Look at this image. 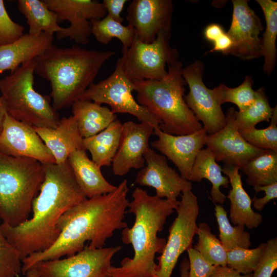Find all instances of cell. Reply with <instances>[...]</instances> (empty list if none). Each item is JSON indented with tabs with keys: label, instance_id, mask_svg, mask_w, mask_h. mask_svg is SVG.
Instances as JSON below:
<instances>
[{
	"label": "cell",
	"instance_id": "1",
	"mask_svg": "<svg viewBox=\"0 0 277 277\" xmlns=\"http://www.w3.org/2000/svg\"><path fill=\"white\" fill-rule=\"evenodd\" d=\"M128 191L125 179L113 191L87 198L66 211L58 222V239L48 249L23 260V274L41 262L75 254L84 249L87 241L90 248H103L115 231L128 227L124 219Z\"/></svg>",
	"mask_w": 277,
	"mask_h": 277
},
{
	"label": "cell",
	"instance_id": "2",
	"mask_svg": "<svg viewBox=\"0 0 277 277\" xmlns=\"http://www.w3.org/2000/svg\"><path fill=\"white\" fill-rule=\"evenodd\" d=\"M42 166L44 179L39 193L32 202V216L16 226L1 224L4 235L17 250L22 261L52 246L61 233L57 226L61 217L87 199L68 160L62 164Z\"/></svg>",
	"mask_w": 277,
	"mask_h": 277
},
{
	"label": "cell",
	"instance_id": "3",
	"mask_svg": "<svg viewBox=\"0 0 277 277\" xmlns=\"http://www.w3.org/2000/svg\"><path fill=\"white\" fill-rule=\"evenodd\" d=\"M132 201L129 203L128 212L134 215L133 226L122 229V240L131 244L134 251L132 258H125L118 267L110 268V277H154L157 264L156 253L161 254L166 245L165 239L157 233L162 231L167 217L178 206L165 199L150 195L136 187Z\"/></svg>",
	"mask_w": 277,
	"mask_h": 277
},
{
	"label": "cell",
	"instance_id": "4",
	"mask_svg": "<svg viewBox=\"0 0 277 277\" xmlns=\"http://www.w3.org/2000/svg\"><path fill=\"white\" fill-rule=\"evenodd\" d=\"M114 55L110 50L52 45L34 59V73L50 82L52 106L57 111L80 100L93 83L103 65Z\"/></svg>",
	"mask_w": 277,
	"mask_h": 277
},
{
	"label": "cell",
	"instance_id": "5",
	"mask_svg": "<svg viewBox=\"0 0 277 277\" xmlns=\"http://www.w3.org/2000/svg\"><path fill=\"white\" fill-rule=\"evenodd\" d=\"M163 79L133 81L137 92L136 101L161 122L163 132L180 135L192 133L203 126L184 100L186 84L180 61L168 65Z\"/></svg>",
	"mask_w": 277,
	"mask_h": 277
},
{
	"label": "cell",
	"instance_id": "6",
	"mask_svg": "<svg viewBox=\"0 0 277 277\" xmlns=\"http://www.w3.org/2000/svg\"><path fill=\"white\" fill-rule=\"evenodd\" d=\"M42 164L30 158L0 151V216L16 226L29 219L32 204L44 181Z\"/></svg>",
	"mask_w": 277,
	"mask_h": 277
},
{
	"label": "cell",
	"instance_id": "7",
	"mask_svg": "<svg viewBox=\"0 0 277 277\" xmlns=\"http://www.w3.org/2000/svg\"><path fill=\"white\" fill-rule=\"evenodd\" d=\"M34 59L19 66L0 79V92L7 112L33 127L55 128L60 116L50 103V97L34 88Z\"/></svg>",
	"mask_w": 277,
	"mask_h": 277
},
{
	"label": "cell",
	"instance_id": "8",
	"mask_svg": "<svg viewBox=\"0 0 277 277\" xmlns=\"http://www.w3.org/2000/svg\"><path fill=\"white\" fill-rule=\"evenodd\" d=\"M171 31L160 32L151 43H145L135 36L129 48L121 57L124 71L132 81L161 80L167 74L166 65L178 61L179 53L170 45Z\"/></svg>",
	"mask_w": 277,
	"mask_h": 277
},
{
	"label": "cell",
	"instance_id": "9",
	"mask_svg": "<svg viewBox=\"0 0 277 277\" xmlns=\"http://www.w3.org/2000/svg\"><path fill=\"white\" fill-rule=\"evenodd\" d=\"M133 82L125 73L121 57L117 60L115 68L106 79L92 83L84 92L80 100L89 101L98 104H106L115 114L128 113L136 117L140 122L152 125L154 129L159 128L161 121L134 99Z\"/></svg>",
	"mask_w": 277,
	"mask_h": 277
},
{
	"label": "cell",
	"instance_id": "10",
	"mask_svg": "<svg viewBox=\"0 0 277 277\" xmlns=\"http://www.w3.org/2000/svg\"><path fill=\"white\" fill-rule=\"evenodd\" d=\"M175 209L177 216L169 229L167 241L161 255L157 258L158 264L155 277H170L180 255L191 247L196 234V220L199 206L196 196L191 190L181 195Z\"/></svg>",
	"mask_w": 277,
	"mask_h": 277
},
{
	"label": "cell",
	"instance_id": "11",
	"mask_svg": "<svg viewBox=\"0 0 277 277\" xmlns=\"http://www.w3.org/2000/svg\"><path fill=\"white\" fill-rule=\"evenodd\" d=\"M121 249V246L90 248L86 245L72 256L41 262L35 266L40 277H104L112 267V258Z\"/></svg>",
	"mask_w": 277,
	"mask_h": 277
},
{
	"label": "cell",
	"instance_id": "12",
	"mask_svg": "<svg viewBox=\"0 0 277 277\" xmlns=\"http://www.w3.org/2000/svg\"><path fill=\"white\" fill-rule=\"evenodd\" d=\"M205 66L200 61H195L183 68V77L189 88L184 95L188 107L196 118L203 124L207 134L215 133L226 124L227 118L221 105L215 99L212 90L206 87L203 80Z\"/></svg>",
	"mask_w": 277,
	"mask_h": 277
},
{
	"label": "cell",
	"instance_id": "13",
	"mask_svg": "<svg viewBox=\"0 0 277 277\" xmlns=\"http://www.w3.org/2000/svg\"><path fill=\"white\" fill-rule=\"evenodd\" d=\"M57 15L58 23L68 21L70 25L56 33L58 39L68 37L77 44L89 43L92 34L90 20H100L107 11L102 3L92 0H43Z\"/></svg>",
	"mask_w": 277,
	"mask_h": 277
},
{
	"label": "cell",
	"instance_id": "14",
	"mask_svg": "<svg viewBox=\"0 0 277 277\" xmlns=\"http://www.w3.org/2000/svg\"><path fill=\"white\" fill-rule=\"evenodd\" d=\"M146 165L138 171L135 183L155 190L157 196L179 203L181 193L191 190V182L183 178L168 164L166 157L149 148L144 155Z\"/></svg>",
	"mask_w": 277,
	"mask_h": 277
},
{
	"label": "cell",
	"instance_id": "15",
	"mask_svg": "<svg viewBox=\"0 0 277 277\" xmlns=\"http://www.w3.org/2000/svg\"><path fill=\"white\" fill-rule=\"evenodd\" d=\"M0 151L10 156L34 159L41 164L55 159L34 128L6 113L0 134Z\"/></svg>",
	"mask_w": 277,
	"mask_h": 277
},
{
	"label": "cell",
	"instance_id": "16",
	"mask_svg": "<svg viewBox=\"0 0 277 277\" xmlns=\"http://www.w3.org/2000/svg\"><path fill=\"white\" fill-rule=\"evenodd\" d=\"M235 110L229 108L226 113V124L214 134H207L205 145L213 152L216 162L244 168L253 158L265 149L256 148L241 135L235 121Z\"/></svg>",
	"mask_w": 277,
	"mask_h": 277
},
{
	"label": "cell",
	"instance_id": "17",
	"mask_svg": "<svg viewBox=\"0 0 277 277\" xmlns=\"http://www.w3.org/2000/svg\"><path fill=\"white\" fill-rule=\"evenodd\" d=\"M232 21L227 32L233 46L229 54L243 60L262 56L261 32L263 30L261 19L248 5L246 0H232Z\"/></svg>",
	"mask_w": 277,
	"mask_h": 277
},
{
	"label": "cell",
	"instance_id": "18",
	"mask_svg": "<svg viewBox=\"0 0 277 277\" xmlns=\"http://www.w3.org/2000/svg\"><path fill=\"white\" fill-rule=\"evenodd\" d=\"M173 8L171 0H133L126 18L139 40L151 43L160 32L171 31Z\"/></svg>",
	"mask_w": 277,
	"mask_h": 277
},
{
	"label": "cell",
	"instance_id": "19",
	"mask_svg": "<svg viewBox=\"0 0 277 277\" xmlns=\"http://www.w3.org/2000/svg\"><path fill=\"white\" fill-rule=\"evenodd\" d=\"M153 134L158 138L151 143L176 166L181 176L189 181L196 157L205 145L207 133L203 127L192 133L175 135L166 133L157 128Z\"/></svg>",
	"mask_w": 277,
	"mask_h": 277
},
{
	"label": "cell",
	"instance_id": "20",
	"mask_svg": "<svg viewBox=\"0 0 277 277\" xmlns=\"http://www.w3.org/2000/svg\"><path fill=\"white\" fill-rule=\"evenodd\" d=\"M154 129L145 122L130 121L123 124L120 145L112 162L115 175L123 176L131 169L144 167V155L149 148V140Z\"/></svg>",
	"mask_w": 277,
	"mask_h": 277
},
{
	"label": "cell",
	"instance_id": "21",
	"mask_svg": "<svg viewBox=\"0 0 277 277\" xmlns=\"http://www.w3.org/2000/svg\"><path fill=\"white\" fill-rule=\"evenodd\" d=\"M34 128L52 154L56 164L66 162L69 155L74 151L85 150L83 138L73 116L60 119L55 128Z\"/></svg>",
	"mask_w": 277,
	"mask_h": 277
},
{
	"label": "cell",
	"instance_id": "22",
	"mask_svg": "<svg viewBox=\"0 0 277 277\" xmlns=\"http://www.w3.org/2000/svg\"><path fill=\"white\" fill-rule=\"evenodd\" d=\"M53 35L43 32L38 35L23 34L15 42L0 46V74L12 73L24 64L43 54L53 45Z\"/></svg>",
	"mask_w": 277,
	"mask_h": 277
},
{
	"label": "cell",
	"instance_id": "23",
	"mask_svg": "<svg viewBox=\"0 0 277 277\" xmlns=\"http://www.w3.org/2000/svg\"><path fill=\"white\" fill-rule=\"evenodd\" d=\"M239 170L238 167L228 164H224L222 168V172L228 177L231 186L226 196L230 201L229 217L234 225L251 229L261 224L263 216L252 209V201L243 188Z\"/></svg>",
	"mask_w": 277,
	"mask_h": 277
},
{
	"label": "cell",
	"instance_id": "24",
	"mask_svg": "<svg viewBox=\"0 0 277 277\" xmlns=\"http://www.w3.org/2000/svg\"><path fill=\"white\" fill-rule=\"evenodd\" d=\"M68 161L80 187L88 199L110 193L116 188L106 180L101 167L88 157L86 150L72 152Z\"/></svg>",
	"mask_w": 277,
	"mask_h": 277
},
{
	"label": "cell",
	"instance_id": "25",
	"mask_svg": "<svg viewBox=\"0 0 277 277\" xmlns=\"http://www.w3.org/2000/svg\"><path fill=\"white\" fill-rule=\"evenodd\" d=\"M71 107L72 116L83 138L98 133L116 120V115L109 108L91 101L78 100Z\"/></svg>",
	"mask_w": 277,
	"mask_h": 277
},
{
	"label": "cell",
	"instance_id": "26",
	"mask_svg": "<svg viewBox=\"0 0 277 277\" xmlns=\"http://www.w3.org/2000/svg\"><path fill=\"white\" fill-rule=\"evenodd\" d=\"M222 168L215 161L211 149L206 147L198 153L192 168L189 181L201 182L203 179L208 180L212 184L210 195L213 202L223 204L226 196L220 190L221 186L229 187V180L222 174Z\"/></svg>",
	"mask_w": 277,
	"mask_h": 277
},
{
	"label": "cell",
	"instance_id": "27",
	"mask_svg": "<svg viewBox=\"0 0 277 277\" xmlns=\"http://www.w3.org/2000/svg\"><path fill=\"white\" fill-rule=\"evenodd\" d=\"M123 124L116 120L98 133L83 138L85 150H88L92 160L99 167L109 166L118 149Z\"/></svg>",
	"mask_w": 277,
	"mask_h": 277
},
{
	"label": "cell",
	"instance_id": "28",
	"mask_svg": "<svg viewBox=\"0 0 277 277\" xmlns=\"http://www.w3.org/2000/svg\"><path fill=\"white\" fill-rule=\"evenodd\" d=\"M17 8L26 18L31 35L36 36L43 32L53 35L63 29L58 25L57 14L43 0H18Z\"/></svg>",
	"mask_w": 277,
	"mask_h": 277
},
{
	"label": "cell",
	"instance_id": "29",
	"mask_svg": "<svg viewBox=\"0 0 277 277\" xmlns=\"http://www.w3.org/2000/svg\"><path fill=\"white\" fill-rule=\"evenodd\" d=\"M261 7L266 22V29L261 39V54L264 57V72L271 74L276 63L277 36V3L272 0H256Z\"/></svg>",
	"mask_w": 277,
	"mask_h": 277
},
{
	"label": "cell",
	"instance_id": "30",
	"mask_svg": "<svg viewBox=\"0 0 277 277\" xmlns=\"http://www.w3.org/2000/svg\"><path fill=\"white\" fill-rule=\"evenodd\" d=\"M241 170L247 176V183L253 187L277 182V151L265 149Z\"/></svg>",
	"mask_w": 277,
	"mask_h": 277
},
{
	"label": "cell",
	"instance_id": "31",
	"mask_svg": "<svg viewBox=\"0 0 277 277\" xmlns=\"http://www.w3.org/2000/svg\"><path fill=\"white\" fill-rule=\"evenodd\" d=\"M91 32L100 43L107 45L113 38L118 39L122 44V52L125 54L134 39V29L129 25L124 26L108 15L100 20L91 19Z\"/></svg>",
	"mask_w": 277,
	"mask_h": 277
},
{
	"label": "cell",
	"instance_id": "32",
	"mask_svg": "<svg viewBox=\"0 0 277 277\" xmlns=\"http://www.w3.org/2000/svg\"><path fill=\"white\" fill-rule=\"evenodd\" d=\"M273 108L269 104L264 87L255 90L253 103L242 111H235V121L239 130L255 128L259 123L269 122L273 114Z\"/></svg>",
	"mask_w": 277,
	"mask_h": 277
},
{
	"label": "cell",
	"instance_id": "33",
	"mask_svg": "<svg viewBox=\"0 0 277 277\" xmlns=\"http://www.w3.org/2000/svg\"><path fill=\"white\" fill-rule=\"evenodd\" d=\"M215 216L219 229V238L227 251L236 248L248 249L251 245L250 233L244 230V226H232L227 213L220 205L215 206Z\"/></svg>",
	"mask_w": 277,
	"mask_h": 277
},
{
	"label": "cell",
	"instance_id": "34",
	"mask_svg": "<svg viewBox=\"0 0 277 277\" xmlns=\"http://www.w3.org/2000/svg\"><path fill=\"white\" fill-rule=\"evenodd\" d=\"M197 226L198 240L194 248L211 265L227 266V251L220 240L212 233L209 225L204 222Z\"/></svg>",
	"mask_w": 277,
	"mask_h": 277
},
{
	"label": "cell",
	"instance_id": "35",
	"mask_svg": "<svg viewBox=\"0 0 277 277\" xmlns=\"http://www.w3.org/2000/svg\"><path fill=\"white\" fill-rule=\"evenodd\" d=\"M253 84L250 75L246 76L244 82L239 86L230 88L224 84H220L212 90L213 95L221 105L225 103H232L242 111L254 102L255 91L252 88Z\"/></svg>",
	"mask_w": 277,
	"mask_h": 277
},
{
	"label": "cell",
	"instance_id": "36",
	"mask_svg": "<svg viewBox=\"0 0 277 277\" xmlns=\"http://www.w3.org/2000/svg\"><path fill=\"white\" fill-rule=\"evenodd\" d=\"M266 247L261 243L253 249L236 248L227 251V266L242 274H250L255 270Z\"/></svg>",
	"mask_w": 277,
	"mask_h": 277
},
{
	"label": "cell",
	"instance_id": "37",
	"mask_svg": "<svg viewBox=\"0 0 277 277\" xmlns=\"http://www.w3.org/2000/svg\"><path fill=\"white\" fill-rule=\"evenodd\" d=\"M269 126L264 129L253 128L239 130L248 143L262 149H270L277 151V106L273 108L272 116Z\"/></svg>",
	"mask_w": 277,
	"mask_h": 277
},
{
	"label": "cell",
	"instance_id": "38",
	"mask_svg": "<svg viewBox=\"0 0 277 277\" xmlns=\"http://www.w3.org/2000/svg\"><path fill=\"white\" fill-rule=\"evenodd\" d=\"M1 220L0 216V277H18L22 261L17 250L4 235Z\"/></svg>",
	"mask_w": 277,
	"mask_h": 277
},
{
	"label": "cell",
	"instance_id": "39",
	"mask_svg": "<svg viewBox=\"0 0 277 277\" xmlns=\"http://www.w3.org/2000/svg\"><path fill=\"white\" fill-rule=\"evenodd\" d=\"M24 27L9 16L3 0H0V46L11 44L23 35Z\"/></svg>",
	"mask_w": 277,
	"mask_h": 277
},
{
	"label": "cell",
	"instance_id": "40",
	"mask_svg": "<svg viewBox=\"0 0 277 277\" xmlns=\"http://www.w3.org/2000/svg\"><path fill=\"white\" fill-rule=\"evenodd\" d=\"M266 247L251 277H271L277 268V238L267 241Z\"/></svg>",
	"mask_w": 277,
	"mask_h": 277
},
{
	"label": "cell",
	"instance_id": "41",
	"mask_svg": "<svg viewBox=\"0 0 277 277\" xmlns=\"http://www.w3.org/2000/svg\"><path fill=\"white\" fill-rule=\"evenodd\" d=\"M189 258V277H210L214 266L206 262L200 253L192 247L187 250Z\"/></svg>",
	"mask_w": 277,
	"mask_h": 277
},
{
	"label": "cell",
	"instance_id": "42",
	"mask_svg": "<svg viewBox=\"0 0 277 277\" xmlns=\"http://www.w3.org/2000/svg\"><path fill=\"white\" fill-rule=\"evenodd\" d=\"M253 189L256 193L261 191L265 193L263 197L258 198L254 196L251 199L253 206L258 210L261 211L268 202L277 197V182L265 186H254Z\"/></svg>",
	"mask_w": 277,
	"mask_h": 277
},
{
	"label": "cell",
	"instance_id": "43",
	"mask_svg": "<svg viewBox=\"0 0 277 277\" xmlns=\"http://www.w3.org/2000/svg\"><path fill=\"white\" fill-rule=\"evenodd\" d=\"M127 0H104L102 2L107 15L113 19L122 23L124 18L121 16Z\"/></svg>",
	"mask_w": 277,
	"mask_h": 277
},
{
	"label": "cell",
	"instance_id": "44",
	"mask_svg": "<svg viewBox=\"0 0 277 277\" xmlns=\"http://www.w3.org/2000/svg\"><path fill=\"white\" fill-rule=\"evenodd\" d=\"M212 43L213 47L210 52H220L224 55L229 54L233 46L232 38L226 32Z\"/></svg>",
	"mask_w": 277,
	"mask_h": 277
},
{
	"label": "cell",
	"instance_id": "45",
	"mask_svg": "<svg viewBox=\"0 0 277 277\" xmlns=\"http://www.w3.org/2000/svg\"><path fill=\"white\" fill-rule=\"evenodd\" d=\"M210 277H251V274H242L228 266H214Z\"/></svg>",
	"mask_w": 277,
	"mask_h": 277
},
{
	"label": "cell",
	"instance_id": "46",
	"mask_svg": "<svg viewBox=\"0 0 277 277\" xmlns=\"http://www.w3.org/2000/svg\"><path fill=\"white\" fill-rule=\"evenodd\" d=\"M225 32L222 26L212 23L207 26L204 31V36L206 40L213 43Z\"/></svg>",
	"mask_w": 277,
	"mask_h": 277
},
{
	"label": "cell",
	"instance_id": "47",
	"mask_svg": "<svg viewBox=\"0 0 277 277\" xmlns=\"http://www.w3.org/2000/svg\"><path fill=\"white\" fill-rule=\"evenodd\" d=\"M7 113L6 105L3 97L0 96V134L2 131L5 115Z\"/></svg>",
	"mask_w": 277,
	"mask_h": 277
},
{
	"label": "cell",
	"instance_id": "48",
	"mask_svg": "<svg viewBox=\"0 0 277 277\" xmlns=\"http://www.w3.org/2000/svg\"><path fill=\"white\" fill-rule=\"evenodd\" d=\"M180 277H189V263L186 258H184L180 265Z\"/></svg>",
	"mask_w": 277,
	"mask_h": 277
},
{
	"label": "cell",
	"instance_id": "49",
	"mask_svg": "<svg viewBox=\"0 0 277 277\" xmlns=\"http://www.w3.org/2000/svg\"><path fill=\"white\" fill-rule=\"evenodd\" d=\"M25 275H26V277H40L36 266H34L28 269Z\"/></svg>",
	"mask_w": 277,
	"mask_h": 277
},
{
	"label": "cell",
	"instance_id": "50",
	"mask_svg": "<svg viewBox=\"0 0 277 277\" xmlns=\"http://www.w3.org/2000/svg\"><path fill=\"white\" fill-rule=\"evenodd\" d=\"M104 277H110V276H109V275H106V276H104Z\"/></svg>",
	"mask_w": 277,
	"mask_h": 277
},
{
	"label": "cell",
	"instance_id": "51",
	"mask_svg": "<svg viewBox=\"0 0 277 277\" xmlns=\"http://www.w3.org/2000/svg\"><path fill=\"white\" fill-rule=\"evenodd\" d=\"M154 277H155V276H154Z\"/></svg>",
	"mask_w": 277,
	"mask_h": 277
}]
</instances>
